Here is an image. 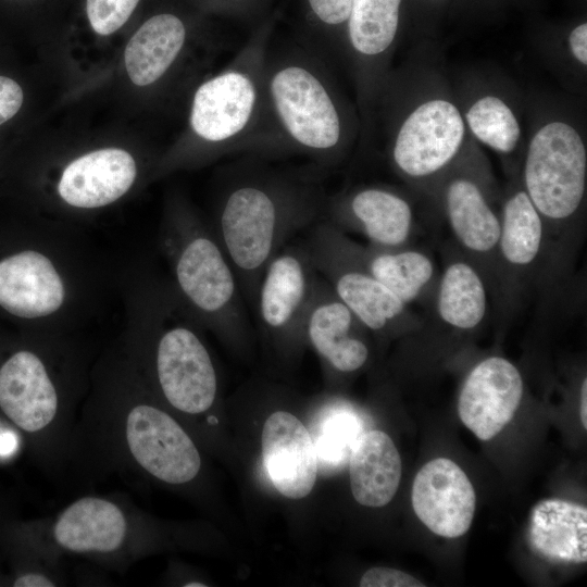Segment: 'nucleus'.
<instances>
[{
    "mask_svg": "<svg viewBox=\"0 0 587 587\" xmlns=\"http://www.w3.org/2000/svg\"><path fill=\"white\" fill-rule=\"evenodd\" d=\"M65 286L46 254L25 250L0 261V305L22 319H41L58 312Z\"/></svg>",
    "mask_w": 587,
    "mask_h": 587,
    "instance_id": "nucleus-20",
    "label": "nucleus"
},
{
    "mask_svg": "<svg viewBox=\"0 0 587 587\" xmlns=\"http://www.w3.org/2000/svg\"><path fill=\"white\" fill-rule=\"evenodd\" d=\"M330 242L405 304L428 308L433 301L439 272L433 258L411 247L387 249L361 245L326 221H320Z\"/></svg>",
    "mask_w": 587,
    "mask_h": 587,
    "instance_id": "nucleus-15",
    "label": "nucleus"
},
{
    "mask_svg": "<svg viewBox=\"0 0 587 587\" xmlns=\"http://www.w3.org/2000/svg\"><path fill=\"white\" fill-rule=\"evenodd\" d=\"M472 134L499 153L515 150L521 126L512 109L499 97L486 95L474 101L465 113Z\"/></svg>",
    "mask_w": 587,
    "mask_h": 587,
    "instance_id": "nucleus-26",
    "label": "nucleus"
},
{
    "mask_svg": "<svg viewBox=\"0 0 587 587\" xmlns=\"http://www.w3.org/2000/svg\"><path fill=\"white\" fill-rule=\"evenodd\" d=\"M359 427L353 416L348 413H334L327 416L314 444L317 460L323 464L337 465L350 457L359 436Z\"/></svg>",
    "mask_w": 587,
    "mask_h": 587,
    "instance_id": "nucleus-27",
    "label": "nucleus"
},
{
    "mask_svg": "<svg viewBox=\"0 0 587 587\" xmlns=\"http://www.w3.org/2000/svg\"><path fill=\"white\" fill-rule=\"evenodd\" d=\"M524 391L517 367L502 357H489L467 374L459 396L462 423L480 440H490L513 419Z\"/></svg>",
    "mask_w": 587,
    "mask_h": 587,
    "instance_id": "nucleus-16",
    "label": "nucleus"
},
{
    "mask_svg": "<svg viewBox=\"0 0 587 587\" xmlns=\"http://www.w3.org/2000/svg\"><path fill=\"white\" fill-rule=\"evenodd\" d=\"M0 409L22 432L39 439L48 466L74 462L77 419L40 355L20 350L2 363Z\"/></svg>",
    "mask_w": 587,
    "mask_h": 587,
    "instance_id": "nucleus-7",
    "label": "nucleus"
},
{
    "mask_svg": "<svg viewBox=\"0 0 587 587\" xmlns=\"http://www.w3.org/2000/svg\"><path fill=\"white\" fill-rule=\"evenodd\" d=\"M401 469L398 449L386 433L369 430L359 435L349 457L353 498L365 507L386 505L398 490Z\"/></svg>",
    "mask_w": 587,
    "mask_h": 587,
    "instance_id": "nucleus-23",
    "label": "nucleus"
},
{
    "mask_svg": "<svg viewBox=\"0 0 587 587\" xmlns=\"http://www.w3.org/2000/svg\"><path fill=\"white\" fill-rule=\"evenodd\" d=\"M74 461L93 470L141 475L183 486L201 471L185 428L146 389L122 386L88 404L76 420Z\"/></svg>",
    "mask_w": 587,
    "mask_h": 587,
    "instance_id": "nucleus-1",
    "label": "nucleus"
},
{
    "mask_svg": "<svg viewBox=\"0 0 587 587\" xmlns=\"http://www.w3.org/2000/svg\"><path fill=\"white\" fill-rule=\"evenodd\" d=\"M136 175L135 160L127 151L100 149L75 159L63 170L58 192L72 207L101 208L124 196Z\"/></svg>",
    "mask_w": 587,
    "mask_h": 587,
    "instance_id": "nucleus-21",
    "label": "nucleus"
},
{
    "mask_svg": "<svg viewBox=\"0 0 587 587\" xmlns=\"http://www.w3.org/2000/svg\"><path fill=\"white\" fill-rule=\"evenodd\" d=\"M369 328L320 276L305 323V340L335 371L353 373L369 360Z\"/></svg>",
    "mask_w": 587,
    "mask_h": 587,
    "instance_id": "nucleus-18",
    "label": "nucleus"
},
{
    "mask_svg": "<svg viewBox=\"0 0 587 587\" xmlns=\"http://www.w3.org/2000/svg\"><path fill=\"white\" fill-rule=\"evenodd\" d=\"M587 379L584 378L580 386V421L584 428H587Z\"/></svg>",
    "mask_w": 587,
    "mask_h": 587,
    "instance_id": "nucleus-34",
    "label": "nucleus"
},
{
    "mask_svg": "<svg viewBox=\"0 0 587 587\" xmlns=\"http://www.w3.org/2000/svg\"><path fill=\"white\" fill-rule=\"evenodd\" d=\"M261 447L275 488L289 499L307 497L316 480L319 460L305 426L291 413L276 411L264 423Z\"/></svg>",
    "mask_w": 587,
    "mask_h": 587,
    "instance_id": "nucleus-19",
    "label": "nucleus"
},
{
    "mask_svg": "<svg viewBox=\"0 0 587 587\" xmlns=\"http://www.w3.org/2000/svg\"><path fill=\"white\" fill-rule=\"evenodd\" d=\"M440 201L452 242L482 274L500 315V214L490 204L483 185L470 173L449 175L441 186Z\"/></svg>",
    "mask_w": 587,
    "mask_h": 587,
    "instance_id": "nucleus-10",
    "label": "nucleus"
},
{
    "mask_svg": "<svg viewBox=\"0 0 587 587\" xmlns=\"http://www.w3.org/2000/svg\"><path fill=\"white\" fill-rule=\"evenodd\" d=\"M411 500L421 522L445 538L463 536L476 509V494L467 475L446 458L422 466L412 485Z\"/></svg>",
    "mask_w": 587,
    "mask_h": 587,
    "instance_id": "nucleus-17",
    "label": "nucleus"
},
{
    "mask_svg": "<svg viewBox=\"0 0 587 587\" xmlns=\"http://www.w3.org/2000/svg\"><path fill=\"white\" fill-rule=\"evenodd\" d=\"M325 201L307 176L250 168L230 177L213 233L251 305L267 264L298 232L323 218Z\"/></svg>",
    "mask_w": 587,
    "mask_h": 587,
    "instance_id": "nucleus-2",
    "label": "nucleus"
},
{
    "mask_svg": "<svg viewBox=\"0 0 587 587\" xmlns=\"http://www.w3.org/2000/svg\"><path fill=\"white\" fill-rule=\"evenodd\" d=\"M23 98V90L15 80L0 75V125L18 112Z\"/></svg>",
    "mask_w": 587,
    "mask_h": 587,
    "instance_id": "nucleus-31",
    "label": "nucleus"
},
{
    "mask_svg": "<svg viewBox=\"0 0 587 587\" xmlns=\"http://www.w3.org/2000/svg\"><path fill=\"white\" fill-rule=\"evenodd\" d=\"M498 246L502 303L500 317L513 313L530 287L539 291L545 271V234L541 218L521 188L504 198Z\"/></svg>",
    "mask_w": 587,
    "mask_h": 587,
    "instance_id": "nucleus-13",
    "label": "nucleus"
},
{
    "mask_svg": "<svg viewBox=\"0 0 587 587\" xmlns=\"http://www.w3.org/2000/svg\"><path fill=\"white\" fill-rule=\"evenodd\" d=\"M151 374L163 400L179 413L199 416L215 402L213 361L200 336L187 324L160 325L151 352Z\"/></svg>",
    "mask_w": 587,
    "mask_h": 587,
    "instance_id": "nucleus-9",
    "label": "nucleus"
},
{
    "mask_svg": "<svg viewBox=\"0 0 587 587\" xmlns=\"http://www.w3.org/2000/svg\"><path fill=\"white\" fill-rule=\"evenodd\" d=\"M187 37L184 23L171 13L146 21L128 41L125 66L137 86L158 82L180 54Z\"/></svg>",
    "mask_w": 587,
    "mask_h": 587,
    "instance_id": "nucleus-24",
    "label": "nucleus"
},
{
    "mask_svg": "<svg viewBox=\"0 0 587 587\" xmlns=\"http://www.w3.org/2000/svg\"><path fill=\"white\" fill-rule=\"evenodd\" d=\"M361 587H424L425 584L412 575L391 567L376 566L361 577Z\"/></svg>",
    "mask_w": 587,
    "mask_h": 587,
    "instance_id": "nucleus-29",
    "label": "nucleus"
},
{
    "mask_svg": "<svg viewBox=\"0 0 587 587\" xmlns=\"http://www.w3.org/2000/svg\"><path fill=\"white\" fill-rule=\"evenodd\" d=\"M322 220L344 233L359 234L369 245L379 248L410 247L415 235L410 202L400 193L378 186L326 198Z\"/></svg>",
    "mask_w": 587,
    "mask_h": 587,
    "instance_id": "nucleus-14",
    "label": "nucleus"
},
{
    "mask_svg": "<svg viewBox=\"0 0 587 587\" xmlns=\"http://www.w3.org/2000/svg\"><path fill=\"white\" fill-rule=\"evenodd\" d=\"M353 0H308L317 21L329 27L347 23Z\"/></svg>",
    "mask_w": 587,
    "mask_h": 587,
    "instance_id": "nucleus-30",
    "label": "nucleus"
},
{
    "mask_svg": "<svg viewBox=\"0 0 587 587\" xmlns=\"http://www.w3.org/2000/svg\"><path fill=\"white\" fill-rule=\"evenodd\" d=\"M139 0H87V16L92 29L107 36L120 29Z\"/></svg>",
    "mask_w": 587,
    "mask_h": 587,
    "instance_id": "nucleus-28",
    "label": "nucleus"
},
{
    "mask_svg": "<svg viewBox=\"0 0 587 587\" xmlns=\"http://www.w3.org/2000/svg\"><path fill=\"white\" fill-rule=\"evenodd\" d=\"M266 91L282 151L320 164L339 159L347 141L345 110L317 52L299 47L277 55L268 51Z\"/></svg>",
    "mask_w": 587,
    "mask_h": 587,
    "instance_id": "nucleus-4",
    "label": "nucleus"
},
{
    "mask_svg": "<svg viewBox=\"0 0 587 587\" xmlns=\"http://www.w3.org/2000/svg\"><path fill=\"white\" fill-rule=\"evenodd\" d=\"M527 542L532 551L552 563L587 561V508L559 498L544 499L530 510Z\"/></svg>",
    "mask_w": 587,
    "mask_h": 587,
    "instance_id": "nucleus-22",
    "label": "nucleus"
},
{
    "mask_svg": "<svg viewBox=\"0 0 587 587\" xmlns=\"http://www.w3.org/2000/svg\"><path fill=\"white\" fill-rule=\"evenodd\" d=\"M58 585L59 580L52 572H28L13 582L14 587H54Z\"/></svg>",
    "mask_w": 587,
    "mask_h": 587,
    "instance_id": "nucleus-33",
    "label": "nucleus"
},
{
    "mask_svg": "<svg viewBox=\"0 0 587 587\" xmlns=\"http://www.w3.org/2000/svg\"><path fill=\"white\" fill-rule=\"evenodd\" d=\"M464 135L465 123L454 103L440 98L424 101L400 124L391 143V163L410 180L429 179L451 165Z\"/></svg>",
    "mask_w": 587,
    "mask_h": 587,
    "instance_id": "nucleus-12",
    "label": "nucleus"
},
{
    "mask_svg": "<svg viewBox=\"0 0 587 587\" xmlns=\"http://www.w3.org/2000/svg\"><path fill=\"white\" fill-rule=\"evenodd\" d=\"M303 243L320 276L370 332L392 336L420 328L423 317L340 252L327 238L320 221L309 228Z\"/></svg>",
    "mask_w": 587,
    "mask_h": 587,
    "instance_id": "nucleus-8",
    "label": "nucleus"
},
{
    "mask_svg": "<svg viewBox=\"0 0 587 587\" xmlns=\"http://www.w3.org/2000/svg\"><path fill=\"white\" fill-rule=\"evenodd\" d=\"M569 48L573 58L583 65L587 64V24L573 28L569 36Z\"/></svg>",
    "mask_w": 587,
    "mask_h": 587,
    "instance_id": "nucleus-32",
    "label": "nucleus"
},
{
    "mask_svg": "<svg viewBox=\"0 0 587 587\" xmlns=\"http://www.w3.org/2000/svg\"><path fill=\"white\" fill-rule=\"evenodd\" d=\"M171 224L166 248L184 304L224 337L241 338L248 322L243 297L213 230L187 213H177Z\"/></svg>",
    "mask_w": 587,
    "mask_h": 587,
    "instance_id": "nucleus-6",
    "label": "nucleus"
},
{
    "mask_svg": "<svg viewBox=\"0 0 587 587\" xmlns=\"http://www.w3.org/2000/svg\"><path fill=\"white\" fill-rule=\"evenodd\" d=\"M265 37L242 47L230 64L196 90L189 115L193 135L220 152H280L267 91Z\"/></svg>",
    "mask_w": 587,
    "mask_h": 587,
    "instance_id": "nucleus-5",
    "label": "nucleus"
},
{
    "mask_svg": "<svg viewBox=\"0 0 587 587\" xmlns=\"http://www.w3.org/2000/svg\"><path fill=\"white\" fill-rule=\"evenodd\" d=\"M320 274L304 243H287L267 264L254 302L258 322L276 341L305 340Z\"/></svg>",
    "mask_w": 587,
    "mask_h": 587,
    "instance_id": "nucleus-11",
    "label": "nucleus"
},
{
    "mask_svg": "<svg viewBox=\"0 0 587 587\" xmlns=\"http://www.w3.org/2000/svg\"><path fill=\"white\" fill-rule=\"evenodd\" d=\"M401 0H353L347 21L349 48L362 66L375 64L395 41Z\"/></svg>",
    "mask_w": 587,
    "mask_h": 587,
    "instance_id": "nucleus-25",
    "label": "nucleus"
},
{
    "mask_svg": "<svg viewBox=\"0 0 587 587\" xmlns=\"http://www.w3.org/2000/svg\"><path fill=\"white\" fill-rule=\"evenodd\" d=\"M586 183L587 151L579 133L563 121L544 124L529 140L522 187L544 226L545 298L557 297L572 277L585 233Z\"/></svg>",
    "mask_w": 587,
    "mask_h": 587,
    "instance_id": "nucleus-3",
    "label": "nucleus"
}]
</instances>
